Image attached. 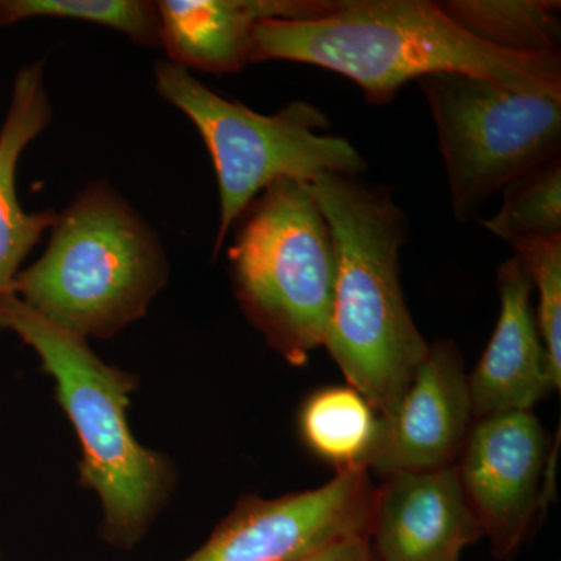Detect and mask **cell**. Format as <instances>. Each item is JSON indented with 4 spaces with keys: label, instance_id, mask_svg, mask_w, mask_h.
<instances>
[{
    "label": "cell",
    "instance_id": "cell-10",
    "mask_svg": "<svg viewBox=\"0 0 561 561\" xmlns=\"http://www.w3.org/2000/svg\"><path fill=\"white\" fill-rule=\"evenodd\" d=\"M474 423L468 373L459 348L440 341L426 357L397 411L382 419L370 471L386 479L404 471L453 467Z\"/></svg>",
    "mask_w": 561,
    "mask_h": 561
},
{
    "label": "cell",
    "instance_id": "cell-20",
    "mask_svg": "<svg viewBox=\"0 0 561 561\" xmlns=\"http://www.w3.org/2000/svg\"><path fill=\"white\" fill-rule=\"evenodd\" d=\"M298 561H376L365 537L346 538Z\"/></svg>",
    "mask_w": 561,
    "mask_h": 561
},
{
    "label": "cell",
    "instance_id": "cell-1",
    "mask_svg": "<svg viewBox=\"0 0 561 561\" xmlns=\"http://www.w3.org/2000/svg\"><path fill=\"white\" fill-rule=\"evenodd\" d=\"M273 60L341 73L373 105L435 73L482 77L515 91L561 92V58L494 49L430 0H339L311 20L262 21L251 36L250 62Z\"/></svg>",
    "mask_w": 561,
    "mask_h": 561
},
{
    "label": "cell",
    "instance_id": "cell-5",
    "mask_svg": "<svg viewBox=\"0 0 561 561\" xmlns=\"http://www.w3.org/2000/svg\"><path fill=\"white\" fill-rule=\"evenodd\" d=\"M228 250L232 289L265 342L301 367L330 327L339 254L309 183L275 181L243 210Z\"/></svg>",
    "mask_w": 561,
    "mask_h": 561
},
{
    "label": "cell",
    "instance_id": "cell-4",
    "mask_svg": "<svg viewBox=\"0 0 561 561\" xmlns=\"http://www.w3.org/2000/svg\"><path fill=\"white\" fill-rule=\"evenodd\" d=\"M169 279L153 228L110 184L95 181L57 216L49 245L18 273L13 294L83 339H110L146 317Z\"/></svg>",
    "mask_w": 561,
    "mask_h": 561
},
{
    "label": "cell",
    "instance_id": "cell-15",
    "mask_svg": "<svg viewBox=\"0 0 561 561\" xmlns=\"http://www.w3.org/2000/svg\"><path fill=\"white\" fill-rule=\"evenodd\" d=\"M298 431L306 448L335 471H370L382 416L353 387H323L302 402Z\"/></svg>",
    "mask_w": 561,
    "mask_h": 561
},
{
    "label": "cell",
    "instance_id": "cell-11",
    "mask_svg": "<svg viewBox=\"0 0 561 561\" xmlns=\"http://www.w3.org/2000/svg\"><path fill=\"white\" fill-rule=\"evenodd\" d=\"M483 538L457 465L404 471L376 486L368 542L376 561H459Z\"/></svg>",
    "mask_w": 561,
    "mask_h": 561
},
{
    "label": "cell",
    "instance_id": "cell-7",
    "mask_svg": "<svg viewBox=\"0 0 561 561\" xmlns=\"http://www.w3.org/2000/svg\"><path fill=\"white\" fill-rule=\"evenodd\" d=\"M437 125L457 220L474 219L491 195L559 160L561 92H526L467 73L419 80Z\"/></svg>",
    "mask_w": 561,
    "mask_h": 561
},
{
    "label": "cell",
    "instance_id": "cell-14",
    "mask_svg": "<svg viewBox=\"0 0 561 561\" xmlns=\"http://www.w3.org/2000/svg\"><path fill=\"white\" fill-rule=\"evenodd\" d=\"M51 119L43 62L18 72L9 113L0 128V295L13 291L22 262L54 227L58 214L27 213L18 198L16 172L22 151L46 130Z\"/></svg>",
    "mask_w": 561,
    "mask_h": 561
},
{
    "label": "cell",
    "instance_id": "cell-21",
    "mask_svg": "<svg viewBox=\"0 0 561 561\" xmlns=\"http://www.w3.org/2000/svg\"><path fill=\"white\" fill-rule=\"evenodd\" d=\"M0 561H2V548H0Z\"/></svg>",
    "mask_w": 561,
    "mask_h": 561
},
{
    "label": "cell",
    "instance_id": "cell-19",
    "mask_svg": "<svg viewBox=\"0 0 561 561\" xmlns=\"http://www.w3.org/2000/svg\"><path fill=\"white\" fill-rule=\"evenodd\" d=\"M538 294L537 313L546 353L556 382L561 387V236L523 238L511 242Z\"/></svg>",
    "mask_w": 561,
    "mask_h": 561
},
{
    "label": "cell",
    "instance_id": "cell-2",
    "mask_svg": "<svg viewBox=\"0 0 561 561\" xmlns=\"http://www.w3.org/2000/svg\"><path fill=\"white\" fill-rule=\"evenodd\" d=\"M309 186L339 254L323 346L348 386L389 419L431 346L402 290L400 251L408 239V217L389 192L359 176L327 173Z\"/></svg>",
    "mask_w": 561,
    "mask_h": 561
},
{
    "label": "cell",
    "instance_id": "cell-16",
    "mask_svg": "<svg viewBox=\"0 0 561 561\" xmlns=\"http://www.w3.org/2000/svg\"><path fill=\"white\" fill-rule=\"evenodd\" d=\"M440 3L459 27L494 49L560 58L561 3L556 0H448Z\"/></svg>",
    "mask_w": 561,
    "mask_h": 561
},
{
    "label": "cell",
    "instance_id": "cell-12",
    "mask_svg": "<svg viewBox=\"0 0 561 561\" xmlns=\"http://www.w3.org/2000/svg\"><path fill=\"white\" fill-rule=\"evenodd\" d=\"M497 287L500 319L468 375L474 421L494 413L531 411L557 390L531 305L534 286L518 256L501 265Z\"/></svg>",
    "mask_w": 561,
    "mask_h": 561
},
{
    "label": "cell",
    "instance_id": "cell-3",
    "mask_svg": "<svg viewBox=\"0 0 561 561\" xmlns=\"http://www.w3.org/2000/svg\"><path fill=\"white\" fill-rule=\"evenodd\" d=\"M0 328L16 334L55 382V400L79 438V485L101 501L99 531L131 551L164 511L179 471L168 454L136 440L128 423L138 376L103 362L87 339L44 319L13 291L0 295Z\"/></svg>",
    "mask_w": 561,
    "mask_h": 561
},
{
    "label": "cell",
    "instance_id": "cell-18",
    "mask_svg": "<svg viewBox=\"0 0 561 561\" xmlns=\"http://www.w3.org/2000/svg\"><path fill=\"white\" fill-rule=\"evenodd\" d=\"M61 18L105 25L140 46L161 47L157 2L146 0H0V24Z\"/></svg>",
    "mask_w": 561,
    "mask_h": 561
},
{
    "label": "cell",
    "instance_id": "cell-13",
    "mask_svg": "<svg viewBox=\"0 0 561 561\" xmlns=\"http://www.w3.org/2000/svg\"><path fill=\"white\" fill-rule=\"evenodd\" d=\"M335 7V0H160L161 47L184 69L239 72L260 22L311 20Z\"/></svg>",
    "mask_w": 561,
    "mask_h": 561
},
{
    "label": "cell",
    "instance_id": "cell-9",
    "mask_svg": "<svg viewBox=\"0 0 561 561\" xmlns=\"http://www.w3.org/2000/svg\"><path fill=\"white\" fill-rule=\"evenodd\" d=\"M549 435L531 411L472 423L457 461L461 486L497 560L518 553L540 513Z\"/></svg>",
    "mask_w": 561,
    "mask_h": 561
},
{
    "label": "cell",
    "instance_id": "cell-6",
    "mask_svg": "<svg viewBox=\"0 0 561 561\" xmlns=\"http://www.w3.org/2000/svg\"><path fill=\"white\" fill-rule=\"evenodd\" d=\"M158 94L195 125L216 169L219 253L243 210L275 181L312 183L321 175L359 176L364 158L348 139L330 135L327 114L308 102H291L272 116L227 101L172 61L154 66Z\"/></svg>",
    "mask_w": 561,
    "mask_h": 561
},
{
    "label": "cell",
    "instance_id": "cell-17",
    "mask_svg": "<svg viewBox=\"0 0 561 561\" xmlns=\"http://www.w3.org/2000/svg\"><path fill=\"white\" fill-rule=\"evenodd\" d=\"M502 192L500 210L490 219L479 220L491 234L508 243L561 236L560 158L524 173Z\"/></svg>",
    "mask_w": 561,
    "mask_h": 561
},
{
    "label": "cell",
    "instance_id": "cell-8",
    "mask_svg": "<svg viewBox=\"0 0 561 561\" xmlns=\"http://www.w3.org/2000/svg\"><path fill=\"white\" fill-rule=\"evenodd\" d=\"M375 496L368 471L335 472L319 489L273 500L247 494L180 561L302 560L346 538H368Z\"/></svg>",
    "mask_w": 561,
    "mask_h": 561
}]
</instances>
